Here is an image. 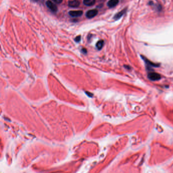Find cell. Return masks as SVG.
Returning <instances> with one entry per match:
<instances>
[{
  "label": "cell",
  "instance_id": "4",
  "mask_svg": "<svg viewBox=\"0 0 173 173\" xmlns=\"http://www.w3.org/2000/svg\"><path fill=\"white\" fill-rule=\"evenodd\" d=\"M69 15L73 17H77L81 16L83 14V11L81 10L77 11H70L69 12Z\"/></svg>",
  "mask_w": 173,
  "mask_h": 173
},
{
  "label": "cell",
  "instance_id": "14",
  "mask_svg": "<svg viewBox=\"0 0 173 173\" xmlns=\"http://www.w3.org/2000/svg\"><path fill=\"white\" fill-rule=\"evenodd\" d=\"M33 1H34V2H37L38 1V0H32Z\"/></svg>",
  "mask_w": 173,
  "mask_h": 173
},
{
  "label": "cell",
  "instance_id": "12",
  "mask_svg": "<svg viewBox=\"0 0 173 173\" xmlns=\"http://www.w3.org/2000/svg\"><path fill=\"white\" fill-rule=\"evenodd\" d=\"M52 1L56 4H60L63 2V0H52Z\"/></svg>",
  "mask_w": 173,
  "mask_h": 173
},
{
  "label": "cell",
  "instance_id": "2",
  "mask_svg": "<svg viewBox=\"0 0 173 173\" xmlns=\"http://www.w3.org/2000/svg\"><path fill=\"white\" fill-rule=\"evenodd\" d=\"M98 13V11L96 9L88 10L86 13V16L88 18H93L95 17Z\"/></svg>",
  "mask_w": 173,
  "mask_h": 173
},
{
  "label": "cell",
  "instance_id": "8",
  "mask_svg": "<svg viewBox=\"0 0 173 173\" xmlns=\"http://www.w3.org/2000/svg\"><path fill=\"white\" fill-rule=\"evenodd\" d=\"M126 11V9H124L123 10H121V11H120L119 12H118V13H117L114 16V19L115 20H118L120 18H121L124 14H125V13Z\"/></svg>",
  "mask_w": 173,
  "mask_h": 173
},
{
  "label": "cell",
  "instance_id": "3",
  "mask_svg": "<svg viewBox=\"0 0 173 173\" xmlns=\"http://www.w3.org/2000/svg\"><path fill=\"white\" fill-rule=\"evenodd\" d=\"M46 6H47V7L52 12H56L57 11V6L54 3H53L51 1H47L46 3Z\"/></svg>",
  "mask_w": 173,
  "mask_h": 173
},
{
  "label": "cell",
  "instance_id": "6",
  "mask_svg": "<svg viewBox=\"0 0 173 173\" xmlns=\"http://www.w3.org/2000/svg\"><path fill=\"white\" fill-rule=\"evenodd\" d=\"M118 3L119 0H110L107 3V5L109 8H113L115 7Z\"/></svg>",
  "mask_w": 173,
  "mask_h": 173
},
{
  "label": "cell",
  "instance_id": "5",
  "mask_svg": "<svg viewBox=\"0 0 173 173\" xmlns=\"http://www.w3.org/2000/svg\"><path fill=\"white\" fill-rule=\"evenodd\" d=\"M80 4V2L78 0H71L68 2V5L71 8H77L79 6Z\"/></svg>",
  "mask_w": 173,
  "mask_h": 173
},
{
  "label": "cell",
  "instance_id": "11",
  "mask_svg": "<svg viewBox=\"0 0 173 173\" xmlns=\"http://www.w3.org/2000/svg\"><path fill=\"white\" fill-rule=\"evenodd\" d=\"M81 40V36H78L77 37H76V38L75 39V41L76 42H79Z\"/></svg>",
  "mask_w": 173,
  "mask_h": 173
},
{
  "label": "cell",
  "instance_id": "1",
  "mask_svg": "<svg viewBox=\"0 0 173 173\" xmlns=\"http://www.w3.org/2000/svg\"><path fill=\"white\" fill-rule=\"evenodd\" d=\"M148 78L152 81H156L159 80L161 78V76L158 73L155 72H151L149 73L148 75Z\"/></svg>",
  "mask_w": 173,
  "mask_h": 173
},
{
  "label": "cell",
  "instance_id": "13",
  "mask_svg": "<svg viewBox=\"0 0 173 173\" xmlns=\"http://www.w3.org/2000/svg\"><path fill=\"white\" fill-rule=\"evenodd\" d=\"M82 51L84 53H87V50H86V49H85V48H83V49H82Z\"/></svg>",
  "mask_w": 173,
  "mask_h": 173
},
{
  "label": "cell",
  "instance_id": "7",
  "mask_svg": "<svg viewBox=\"0 0 173 173\" xmlns=\"http://www.w3.org/2000/svg\"><path fill=\"white\" fill-rule=\"evenodd\" d=\"M142 58L144 59V60L145 61V63L147 65V66H148V67L151 66V67H156L159 66L158 65H157V64H154V63H152L151 62H150V61L149 60H148V59H147L145 57L142 56Z\"/></svg>",
  "mask_w": 173,
  "mask_h": 173
},
{
  "label": "cell",
  "instance_id": "9",
  "mask_svg": "<svg viewBox=\"0 0 173 173\" xmlns=\"http://www.w3.org/2000/svg\"><path fill=\"white\" fill-rule=\"evenodd\" d=\"M96 3V0H83V4L87 6H92Z\"/></svg>",
  "mask_w": 173,
  "mask_h": 173
},
{
  "label": "cell",
  "instance_id": "10",
  "mask_svg": "<svg viewBox=\"0 0 173 173\" xmlns=\"http://www.w3.org/2000/svg\"><path fill=\"white\" fill-rule=\"evenodd\" d=\"M104 42L103 40H99L96 44V47L99 50H100L103 47Z\"/></svg>",
  "mask_w": 173,
  "mask_h": 173
}]
</instances>
